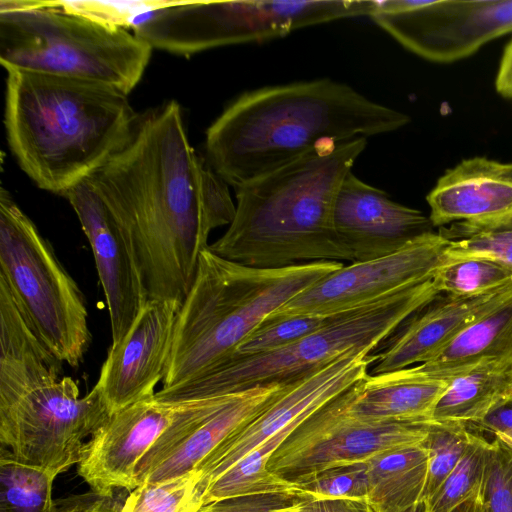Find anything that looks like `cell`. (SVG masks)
<instances>
[{"label": "cell", "mask_w": 512, "mask_h": 512, "mask_svg": "<svg viewBox=\"0 0 512 512\" xmlns=\"http://www.w3.org/2000/svg\"><path fill=\"white\" fill-rule=\"evenodd\" d=\"M208 165L189 143L176 101L140 114L124 145L88 180L117 222L147 299L183 303L213 230Z\"/></svg>", "instance_id": "cell-1"}, {"label": "cell", "mask_w": 512, "mask_h": 512, "mask_svg": "<svg viewBox=\"0 0 512 512\" xmlns=\"http://www.w3.org/2000/svg\"><path fill=\"white\" fill-rule=\"evenodd\" d=\"M410 117L331 79L246 91L206 131L209 165L235 188L283 167L326 141L398 130Z\"/></svg>", "instance_id": "cell-2"}, {"label": "cell", "mask_w": 512, "mask_h": 512, "mask_svg": "<svg viewBox=\"0 0 512 512\" xmlns=\"http://www.w3.org/2000/svg\"><path fill=\"white\" fill-rule=\"evenodd\" d=\"M367 138L326 141L295 161L235 188L236 210L208 248L246 266L274 269L320 261L354 262L333 224L344 177Z\"/></svg>", "instance_id": "cell-3"}, {"label": "cell", "mask_w": 512, "mask_h": 512, "mask_svg": "<svg viewBox=\"0 0 512 512\" xmlns=\"http://www.w3.org/2000/svg\"><path fill=\"white\" fill-rule=\"evenodd\" d=\"M5 129L20 168L41 189L64 196L129 138L139 114L105 84L6 70Z\"/></svg>", "instance_id": "cell-4"}, {"label": "cell", "mask_w": 512, "mask_h": 512, "mask_svg": "<svg viewBox=\"0 0 512 512\" xmlns=\"http://www.w3.org/2000/svg\"><path fill=\"white\" fill-rule=\"evenodd\" d=\"M343 265L320 261L263 269L204 249L177 316L162 388L199 377L229 360L272 312Z\"/></svg>", "instance_id": "cell-5"}, {"label": "cell", "mask_w": 512, "mask_h": 512, "mask_svg": "<svg viewBox=\"0 0 512 512\" xmlns=\"http://www.w3.org/2000/svg\"><path fill=\"white\" fill-rule=\"evenodd\" d=\"M153 48L127 29L54 7L45 0L0 1L5 68L97 82L128 95Z\"/></svg>", "instance_id": "cell-6"}, {"label": "cell", "mask_w": 512, "mask_h": 512, "mask_svg": "<svg viewBox=\"0 0 512 512\" xmlns=\"http://www.w3.org/2000/svg\"><path fill=\"white\" fill-rule=\"evenodd\" d=\"M440 293L432 278L362 307L334 315L321 329L282 349L232 358L209 372L162 388L155 398L182 402L241 392L257 385L289 382L330 364L352 349L372 352L400 325Z\"/></svg>", "instance_id": "cell-7"}, {"label": "cell", "mask_w": 512, "mask_h": 512, "mask_svg": "<svg viewBox=\"0 0 512 512\" xmlns=\"http://www.w3.org/2000/svg\"><path fill=\"white\" fill-rule=\"evenodd\" d=\"M0 278L41 343L78 367L91 342L84 297L50 243L9 192H0Z\"/></svg>", "instance_id": "cell-8"}, {"label": "cell", "mask_w": 512, "mask_h": 512, "mask_svg": "<svg viewBox=\"0 0 512 512\" xmlns=\"http://www.w3.org/2000/svg\"><path fill=\"white\" fill-rule=\"evenodd\" d=\"M378 1H178L151 13L133 33L153 49L191 55L221 46L261 43L306 26L371 16Z\"/></svg>", "instance_id": "cell-9"}, {"label": "cell", "mask_w": 512, "mask_h": 512, "mask_svg": "<svg viewBox=\"0 0 512 512\" xmlns=\"http://www.w3.org/2000/svg\"><path fill=\"white\" fill-rule=\"evenodd\" d=\"M97 384L79 396L77 382L63 377L0 407V442L21 463L54 477L81 461L85 439L110 417Z\"/></svg>", "instance_id": "cell-10"}, {"label": "cell", "mask_w": 512, "mask_h": 512, "mask_svg": "<svg viewBox=\"0 0 512 512\" xmlns=\"http://www.w3.org/2000/svg\"><path fill=\"white\" fill-rule=\"evenodd\" d=\"M350 388L311 414L284 440L268 461L269 471L293 482L330 468L367 463L388 451L423 444L432 421L362 420L350 410Z\"/></svg>", "instance_id": "cell-11"}, {"label": "cell", "mask_w": 512, "mask_h": 512, "mask_svg": "<svg viewBox=\"0 0 512 512\" xmlns=\"http://www.w3.org/2000/svg\"><path fill=\"white\" fill-rule=\"evenodd\" d=\"M447 239L428 231L399 250L343 265L306 288L264 322L291 316H334L362 307L432 278L446 259Z\"/></svg>", "instance_id": "cell-12"}, {"label": "cell", "mask_w": 512, "mask_h": 512, "mask_svg": "<svg viewBox=\"0 0 512 512\" xmlns=\"http://www.w3.org/2000/svg\"><path fill=\"white\" fill-rule=\"evenodd\" d=\"M375 361L376 355L370 351H347L325 367L292 382L256 418L223 440L194 470L198 475L195 489L198 510L201 495L214 480L265 440L289 424L307 419L362 380Z\"/></svg>", "instance_id": "cell-13"}, {"label": "cell", "mask_w": 512, "mask_h": 512, "mask_svg": "<svg viewBox=\"0 0 512 512\" xmlns=\"http://www.w3.org/2000/svg\"><path fill=\"white\" fill-rule=\"evenodd\" d=\"M370 18L414 54L450 63L512 32V0L426 1L414 10L377 11Z\"/></svg>", "instance_id": "cell-14"}, {"label": "cell", "mask_w": 512, "mask_h": 512, "mask_svg": "<svg viewBox=\"0 0 512 512\" xmlns=\"http://www.w3.org/2000/svg\"><path fill=\"white\" fill-rule=\"evenodd\" d=\"M184 404L159 401L153 396L112 413L87 441L78 464L79 476L92 491L102 495L135 489L139 464Z\"/></svg>", "instance_id": "cell-15"}, {"label": "cell", "mask_w": 512, "mask_h": 512, "mask_svg": "<svg viewBox=\"0 0 512 512\" xmlns=\"http://www.w3.org/2000/svg\"><path fill=\"white\" fill-rule=\"evenodd\" d=\"M181 304L149 299L124 337L111 344L97 385L112 413L151 398L163 381Z\"/></svg>", "instance_id": "cell-16"}, {"label": "cell", "mask_w": 512, "mask_h": 512, "mask_svg": "<svg viewBox=\"0 0 512 512\" xmlns=\"http://www.w3.org/2000/svg\"><path fill=\"white\" fill-rule=\"evenodd\" d=\"M64 197L91 245L115 344L128 332L148 300L137 266L117 222L88 178Z\"/></svg>", "instance_id": "cell-17"}, {"label": "cell", "mask_w": 512, "mask_h": 512, "mask_svg": "<svg viewBox=\"0 0 512 512\" xmlns=\"http://www.w3.org/2000/svg\"><path fill=\"white\" fill-rule=\"evenodd\" d=\"M333 224L354 262L389 255L431 231L429 216L393 201L389 195L350 171L337 191Z\"/></svg>", "instance_id": "cell-18"}, {"label": "cell", "mask_w": 512, "mask_h": 512, "mask_svg": "<svg viewBox=\"0 0 512 512\" xmlns=\"http://www.w3.org/2000/svg\"><path fill=\"white\" fill-rule=\"evenodd\" d=\"M433 226L512 216V163L465 159L446 170L427 195Z\"/></svg>", "instance_id": "cell-19"}, {"label": "cell", "mask_w": 512, "mask_h": 512, "mask_svg": "<svg viewBox=\"0 0 512 512\" xmlns=\"http://www.w3.org/2000/svg\"><path fill=\"white\" fill-rule=\"evenodd\" d=\"M512 295V287L475 297L439 296L408 319L379 354L370 375L386 374L432 360L459 332Z\"/></svg>", "instance_id": "cell-20"}, {"label": "cell", "mask_w": 512, "mask_h": 512, "mask_svg": "<svg viewBox=\"0 0 512 512\" xmlns=\"http://www.w3.org/2000/svg\"><path fill=\"white\" fill-rule=\"evenodd\" d=\"M294 381L257 385L245 390L236 400L187 432L139 479L138 485L194 471L223 440L256 418Z\"/></svg>", "instance_id": "cell-21"}, {"label": "cell", "mask_w": 512, "mask_h": 512, "mask_svg": "<svg viewBox=\"0 0 512 512\" xmlns=\"http://www.w3.org/2000/svg\"><path fill=\"white\" fill-rule=\"evenodd\" d=\"M452 379L426 375L416 366L370 375L350 388L351 412L372 423L431 421Z\"/></svg>", "instance_id": "cell-22"}, {"label": "cell", "mask_w": 512, "mask_h": 512, "mask_svg": "<svg viewBox=\"0 0 512 512\" xmlns=\"http://www.w3.org/2000/svg\"><path fill=\"white\" fill-rule=\"evenodd\" d=\"M61 364L38 339L0 278V407L60 379Z\"/></svg>", "instance_id": "cell-23"}, {"label": "cell", "mask_w": 512, "mask_h": 512, "mask_svg": "<svg viewBox=\"0 0 512 512\" xmlns=\"http://www.w3.org/2000/svg\"><path fill=\"white\" fill-rule=\"evenodd\" d=\"M493 362H512V295L468 324L432 360L415 366L453 379Z\"/></svg>", "instance_id": "cell-24"}, {"label": "cell", "mask_w": 512, "mask_h": 512, "mask_svg": "<svg viewBox=\"0 0 512 512\" xmlns=\"http://www.w3.org/2000/svg\"><path fill=\"white\" fill-rule=\"evenodd\" d=\"M429 452L422 444L388 451L367 463V499L376 512H408L422 502Z\"/></svg>", "instance_id": "cell-25"}, {"label": "cell", "mask_w": 512, "mask_h": 512, "mask_svg": "<svg viewBox=\"0 0 512 512\" xmlns=\"http://www.w3.org/2000/svg\"><path fill=\"white\" fill-rule=\"evenodd\" d=\"M510 396L512 362L486 363L451 380L432 411L431 421L469 426Z\"/></svg>", "instance_id": "cell-26"}, {"label": "cell", "mask_w": 512, "mask_h": 512, "mask_svg": "<svg viewBox=\"0 0 512 512\" xmlns=\"http://www.w3.org/2000/svg\"><path fill=\"white\" fill-rule=\"evenodd\" d=\"M303 421L299 420L289 424L214 480L201 495L199 509L209 503L241 496L306 494L297 484L281 478L267 468L273 452Z\"/></svg>", "instance_id": "cell-27"}, {"label": "cell", "mask_w": 512, "mask_h": 512, "mask_svg": "<svg viewBox=\"0 0 512 512\" xmlns=\"http://www.w3.org/2000/svg\"><path fill=\"white\" fill-rule=\"evenodd\" d=\"M53 475L19 462L1 446L0 512H58Z\"/></svg>", "instance_id": "cell-28"}, {"label": "cell", "mask_w": 512, "mask_h": 512, "mask_svg": "<svg viewBox=\"0 0 512 512\" xmlns=\"http://www.w3.org/2000/svg\"><path fill=\"white\" fill-rule=\"evenodd\" d=\"M432 281L440 294L481 296L512 287V267L481 256L446 257Z\"/></svg>", "instance_id": "cell-29"}, {"label": "cell", "mask_w": 512, "mask_h": 512, "mask_svg": "<svg viewBox=\"0 0 512 512\" xmlns=\"http://www.w3.org/2000/svg\"><path fill=\"white\" fill-rule=\"evenodd\" d=\"M471 432L470 443L461 459L437 491L424 502L423 512H451L482 490L492 441L483 434Z\"/></svg>", "instance_id": "cell-30"}, {"label": "cell", "mask_w": 512, "mask_h": 512, "mask_svg": "<svg viewBox=\"0 0 512 512\" xmlns=\"http://www.w3.org/2000/svg\"><path fill=\"white\" fill-rule=\"evenodd\" d=\"M447 257L481 256L512 267V216L484 222H455L440 227Z\"/></svg>", "instance_id": "cell-31"}, {"label": "cell", "mask_w": 512, "mask_h": 512, "mask_svg": "<svg viewBox=\"0 0 512 512\" xmlns=\"http://www.w3.org/2000/svg\"><path fill=\"white\" fill-rule=\"evenodd\" d=\"M195 471L157 482H144L129 491L119 512H197Z\"/></svg>", "instance_id": "cell-32"}, {"label": "cell", "mask_w": 512, "mask_h": 512, "mask_svg": "<svg viewBox=\"0 0 512 512\" xmlns=\"http://www.w3.org/2000/svg\"><path fill=\"white\" fill-rule=\"evenodd\" d=\"M472 432L458 423L431 422L423 445L428 449L429 462L422 502L429 499L449 476L461 459Z\"/></svg>", "instance_id": "cell-33"}, {"label": "cell", "mask_w": 512, "mask_h": 512, "mask_svg": "<svg viewBox=\"0 0 512 512\" xmlns=\"http://www.w3.org/2000/svg\"><path fill=\"white\" fill-rule=\"evenodd\" d=\"M332 318L291 316L263 322L241 342L230 359L265 354L287 347L321 329Z\"/></svg>", "instance_id": "cell-34"}, {"label": "cell", "mask_w": 512, "mask_h": 512, "mask_svg": "<svg viewBox=\"0 0 512 512\" xmlns=\"http://www.w3.org/2000/svg\"><path fill=\"white\" fill-rule=\"evenodd\" d=\"M49 2L54 7L82 15L112 27L133 29L146 20L151 13L175 5L178 1L54 0Z\"/></svg>", "instance_id": "cell-35"}, {"label": "cell", "mask_w": 512, "mask_h": 512, "mask_svg": "<svg viewBox=\"0 0 512 512\" xmlns=\"http://www.w3.org/2000/svg\"><path fill=\"white\" fill-rule=\"evenodd\" d=\"M366 463L339 466L293 481L313 499L365 498L368 493Z\"/></svg>", "instance_id": "cell-36"}, {"label": "cell", "mask_w": 512, "mask_h": 512, "mask_svg": "<svg viewBox=\"0 0 512 512\" xmlns=\"http://www.w3.org/2000/svg\"><path fill=\"white\" fill-rule=\"evenodd\" d=\"M492 452L482 485L488 512H512V447L492 439Z\"/></svg>", "instance_id": "cell-37"}, {"label": "cell", "mask_w": 512, "mask_h": 512, "mask_svg": "<svg viewBox=\"0 0 512 512\" xmlns=\"http://www.w3.org/2000/svg\"><path fill=\"white\" fill-rule=\"evenodd\" d=\"M307 494H260L234 497L202 506L197 512H280L284 507L302 502Z\"/></svg>", "instance_id": "cell-38"}, {"label": "cell", "mask_w": 512, "mask_h": 512, "mask_svg": "<svg viewBox=\"0 0 512 512\" xmlns=\"http://www.w3.org/2000/svg\"><path fill=\"white\" fill-rule=\"evenodd\" d=\"M124 489L116 490L110 495L94 491L56 499L58 512H119L125 499Z\"/></svg>", "instance_id": "cell-39"}, {"label": "cell", "mask_w": 512, "mask_h": 512, "mask_svg": "<svg viewBox=\"0 0 512 512\" xmlns=\"http://www.w3.org/2000/svg\"><path fill=\"white\" fill-rule=\"evenodd\" d=\"M467 428L480 434L489 433L492 439L512 447V396L495 407L481 421Z\"/></svg>", "instance_id": "cell-40"}, {"label": "cell", "mask_w": 512, "mask_h": 512, "mask_svg": "<svg viewBox=\"0 0 512 512\" xmlns=\"http://www.w3.org/2000/svg\"><path fill=\"white\" fill-rule=\"evenodd\" d=\"M281 512H376L365 498H309L287 506Z\"/></svg>", "instance_id": "cell-41"}, {"label": "cell", "mask_w": 512, "mask_h": 512, "mask_svg": "<svg viewBox=\"0 0 512 512\" xmlns=\"http://www.w3.org/2000/svg\"><path fill=\"white\" fill-rule=\"evenodd\" d=\"M495 86L499 94L506 98H512V40L502 55Z\"/></svg>", "instance_id": "cell-42"}, {"label": "cell", "mask_w": 512, "mask_h": 512, "mask_svg": "<svg viewBox=\"0 0 512 512\" xmlns=\"http://www.w3.org/2000/svg\"><path fill=\"white\" fill-rule=\"evenodd\" d=\"M482 503V490L469 498L465 502L461 503L451 512H479Z\"/></svg>", "instance_id": "cell-43"}, {"label": "cell", "mask_w": 512, "mask_h": 512, "mask_svg": "<svg viewBox=\"0 0 512 512\" xmlns=\"http://www.w3.org/2000/svg\"><path fill=\"white\" fill-rule=\"evenodd\" d=\"M424 511V503H419L416 506H414L411 510L408 512H423Z\"/></svg>", "instance_id": "cell-44"}, {"label": "cell", "mask_w": 512, "mask_h": 512, "mask_svg": "<svg viewBox=\"0 0 512 512\" xmlns=\"http://www.w3.org/2000/svg\"><path fill=\"white\" fill-rule=\"evenodd\" d=\"M479 512H488L487 508L484 505L483 498H482V503H481Z\"/></svg>", "instance_id": "cell-45"}]
</instances>
